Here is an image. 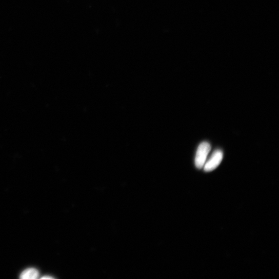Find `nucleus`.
Listing matches in <instances>:
<instances>
[{"label":"nucleus","mask_w":279,"mask_h":279,"mask_svg":"<svg viewBox=\"0 0 279 279\" xmlns=\"http://www.w3.org/2000/svg\"><path fill=\"white\" fill-rule=\"evenodd\" d=\"M211 150V146L207 142H203L199 145L195 158V165L197 168L201 169L204 167L207 156Z\"/></svg>","instance_id":"1"},{"label":"nucleus","mask_w":279,"mask_h":279,"mask_svg":"<svg viewBox=\"0 0 279 279\" xmlns=\"http://www.w3.org/2000/svg\"><path fill=\"white\" fill-rule=\"evenodd\" d=\"M223 152L220 150H216L204 166L206 172H211L216 169L222 163L223 159Z\"/></svg>","instance_id":"2"},{"label":"nucleus","mask_w":279,"mask_h":279,"mask_svg":"<svg viewBox=\"0 0 279 279\" xmlns=\"http://www.w3.org/2000/svg\"><path fill=\"white\" fill-rule=\"evenodd\" d=\"M39 276L38 271L34 268H28L22 272L20 277L23 279H35Z\"/></svg>","instance_id":"3"},{"label":"nucleus","mask_w":279,"mask_h":279,"mask_svg":"<svg viewBox=\"0 0 279 279\" xmlns=\"http://www.w3.org/2000/svg\"><path fill=\"white\" fill-rule=\"evenodd\" d=\"M42 279H52V278H53V277L52 276H51L46 275V276H43L42 277Z\"/></svg>","instance_id":"4"}]
</instances>
